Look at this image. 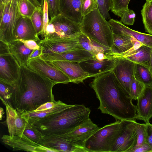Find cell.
Returning <instances> with one entry per match:
<instances>
[{
    "mask_svg": "<svg viewBox=\"0 0 152 152\" xmlns=\"http://www.w3.org/2000/svg\"><path fill=\"white\" fill-rule=\"evenodd\" d=\"M141 12L145 30L152 35V4L151 2L146 1Z\"/></svg>",
    "mask_w": 152,
    "mask_h": 152,
    "instance_id": "obj_30",
    "label": "cell"
},
{
    "mask_svg": "<svg viewBox=\"0 0 152 152\" xmlns=\"http://www.w3.org/2000/svg\"><path fill=\"white\" fill-rule=\"evenodd\" d=\"M145 86L142 83L134 78L130 86V96L132 99L137 100L142 93Z\"/></svg>",
    "mask_w": 152,
    "mask_h": 152,
    "instance_id": "obj_37",
    "label": "cell"
},
{
    "mask_svg": "<svg viewBox=\"0 0 152 152\" xmlns=\"http://www.w3.org/2000/svg\"><path fill=\"white\" fill-rule=\"evenodd\" d=\"M4 114V112L3 109L1 107L0 108V119L1 120L3 117V115Z\"/></svg>",
    "mask_w": 152,
    "mask_h": 152,
    "instance_id": "obj_48",
    "label": "cell"
},
{
    "mask_svg": "<svg viewBox=\"0 0 152 152\" xmlns=\"http://www.w3.org/2000/svg\"><path fill=\"white\" fill-rule=\"evenodd\" d=\"M121 120L104 126L87 141L85 147L88 152H110L120 131Z\"/></svg>",
    "mask_w": 152,
    "mask_h": 152,
    "instance_id": "obj_5",
    "label": "cell"
},
{
    "mask_svg": "<svg viewBox=\"0 0 152 152\" xmlns=\"http://www.w3.org/2000/svg\"><path fill=\"white\" fill-rule=\"evenodd\" d=\"M149 69L152 75V52L151 54V62Z\"/></svg>",
    "mask_w": 152,
    "mask_h": 152,
    "instance_id": "obj_49",
    "label": "cell"
},
{
    "mask_svg": "<svg viewBox=\"0 0 152 152\" xmlns=\"http://www.w3.org/2000/svg\"><path fill=\"white\" fill-rule=\"evenodd\" d=\"M146 0V1H151L152 0Z\"/></svg>",
    "mask_w": 152,
    "mask_h": 152,
    "instance_id": "obj_51",
    "label": "cell"
},
{
    "mask_svg": "<svg viewBox=\"0 0 152 152\" xmlns=\"http://www.w3.org/2000/svg\"><path fill=\"white\" fill-rule=\"evenodd\" d=\"M116 58V65L112 71L121 86L130 96L131 85L135 78V63L125 57Z\"/></svg>",
    "mask_w": 152,
    "mask_h": 152,
    "instance_id": "obj_13",
    "label": "cell"
},
{
    "mask_svg": "<svg viewBox=\"0 0 152 152\" xmlns=\"http://www.w3.org/2000/svg\"><path fill=\"white\" fill-rule=\"evenodd\" d=\"M97 8L96 0H82L81 12L83 17Z\"/></svg>",
    "mask_w": 152,
    "mask_h": 152,
    "instance_id": "obj_38",
    "label": "cell"
},
{
    "mask_svg": "<svg viewBox=\"0 0 152 152\" xmlns=\"http://www.w3.org/2000/svg\"><path fill=\"white\" fill-rule=\"evenodd\" d=\"M38 144L56 152H88L86 148L56 134L44 135Z\"/></svg>",
    "mask_w": 152,
    "mask_h": 152,
    "instance_id": "obj_11",
    "label": "cell"
},
{
    "mask_svg": "<svg viewBox=\"0 0 152 152\" xmlns=\"http://www.w3.org/2000/svg\"><path fill=\"white\" fill-rule=\"evenodd\" d=\"M12 90V87L0 80V97L4 104H7L12 106L11 98Z\"/></svg>",
    "mask_w": 152,
    "mask_h": 152,
    "instance_id": "obj_34",
    "label": "cell"
},
{
    "mask_svg": "<svg viewBox=\"0 0 152 152\" xmlns=\"http://www.w3.org/2000/svg\"><path fill=\"white\" fill-rule=\"evenodd\" d=\"M93 56L87 50L79 49L64 53H42L39 57L47 62L66 61L79 63Z\"/></svg>",
    "mask_w": 152,
    "mask_h": 152,
    "instance_id": "obj_21",
    "label": "cell"
},
{
    "mask_svg": "<svg viewBox=\"0 0 152 152\" xmlns=\"http://www.w3.org/2000/svg\"><path fill=\"white\" fill-rule=\"evenodd\" d=\"M60 70L69 78L71 82L79 84L90 77L89 74L81 67L79 63L66 61L48 62Z\"/></svg>",
    "mask_w": 152,
    "mask_h": 152,
    "instance_id": "obj_18",
    "label": "cell"
},
{
    "mask_svg": "<svg viewBox=\"0 0 152 152\" xmlns=\"http://www.w3.org/2000/svg\"><path fill=\"white\" fill-rule=\"evenodd\" d=\"M56 84L26 66H20L17 81L12 87V106L22 113L35 110L45 103L55 102L52 89Z\"/></svg>",
    "mask_w": 152,
    "mask_h": 152,
    "instance_id": "obj_1",
    "label": "cell"
},
{
    "mask_svg": "<svg viewBox=\"0 0 152 152\" xmlns=\"http://www.w3.org/2000/svg\"><path fill=\"white\" fill-rule=\"evenodd\" d=\"M113 44L105 53L107 57L118 58L128 53L133 49L140 46L136 39L129 36L123 34H113Z\"/></svg>",
    "mask_w": 152,
    "mask_h": 152,
    "instance_id": "obj_15",
    "label": "cell"
},
{
    "mask_svg": "<svg viewBox=\"0 0 152 152\" xmlns=\"http://www.w3.org/2000/svg\"><path fill=\"white\" fill-rule=\"evenodd\" d=\"M90 109L83 104L71 107L41 119L33 124L44 135H63L71 131L89 118Z\"/></svg>",
    "mask_w": 152,
    "mask_h": 152,
    "instance_id": "obj_3",
    "label": "cell"
},
{
    "mask_svg": "<svg viewBox=\"0 0 152 152\" xmlns=\"http://www.w3.org/2000/svg\"><path fill=\"white\" fill-rule=\"evenodd\" d=\"M37 8H42L44 0H29Z\"/></svg>",
    "mask_w": 152,
    "mask_h": 152,
    "instance_id": "obj_47",
    "label": "cell"
},
{
    "mask_svg": "<svg viewBox=\"0 0 152 152\" xmlns=\"http://www.w3.org/2000/svg\"><path fill=\"white\" fill-rule=\"evenodd\" d=\"M48 5L49 15L50 19L60 14V0H46Z\"/></svg>",
    "mask_w": 152,
    "mask_h": 152,
    "instance_id": "obj_39",
    "label": "cell"
},
{
    "mask_svg": "<svg viewBox=\"0 0 152 152\" xmlns=\"http://www.w3.org/2000/svg\"><path fill=\"white\" fill-rule=\"evenodd\" d=\"M42 54V50L40 48L38 49L33 50L29 56L28 61L31 59L39 57Z\"/></svg>",
    "mask_w": 152,
    "mask_h": 152,
    "instance_id": "obj_46",
    "label": "cell"
},
{
    "mask_svg": "<svg viewBox=\"0 0 152 152\" xmlns=\"http://www.w3.org/2000/svg\"><path fill=\"white\" fill-rule=\"evenodd\" d=\"M99 129L98 125L89 118L71 131L60 135L74 143L85 147L87 141Z\"/></svg>",
    "mask_w": 152,
    "mask_h": 152,
    "instance_id": "obj_17",
    "label": "cell"
},
{
    "mask_svg": "<svg viewBox=\"0 0 152 152\" xmlns=\"http://www.w3.org/2000/svg\"><path fill=\"white\" fill-rule=\"evenodd\" d=\"M27 137L38 143L44 134L33 124L28 122L23 133Z\"/></svg>",
    "mask_w": 152,
    "mask_h": 152,
    "instance_id": "obj_32",
    "label": "cell"
},
{
    "mask_svg": "<svg viewBox=\"0 0 152 152\" xmlns=\"http://www.w3.org/2000/svg\"><path fill=\"white\" fill-rule=\"evenodd\" d=\"M22 39L40 40L30 18L21 16L16 23L14 34V40Z\"/></svg>",
    "mask_w": 152,
    "mask_h": 152,
    "instance_id": "obj_23",
    "label": "cell"
},
{
    "mask_svg": "<svg viewBox=\"0 0 152 152\" xmlns=\"http://www.w3.org/2000/svg\"><path fill=\"white\" fill-rule=\"evenodd\" d=\"M134 77L136 80L143 83L145 86L152 87V75L148 68L135 63Z\"/></svg>",
    "mask_w": 152,
    "mask_h": 152,
    "instance_id": "obj_28",
    "label": "cell"
},
{
    "mask_svg": "<svg viewBox=\"0 0 152 152\" xmlns=\"http://www.w3.org/2000/svg\"><path fill=\"white\" fill-rule=\"evenodd\" d=\"M132 152H152V148L145 142L132 150Z\"/></svg>",
    "mask_w": 152,
    "mask_h": 152,
    "instance_id": "obj_45",
    "label": "cell"
},
{
    "mask_svg": "<svg viewBox=\"0 0 152 152\" xmlns=\"http://www.w3.org/2000/svg\"><path fill=\"white\" fill-rule=\"evenodd\" d=\"M150 2L152 4V0Z\"/></svg>",
    "mask_w": 152,
    "mask_h": 152,
    "instance_id": "obj_52",
    "label": "cell"
},
{
    "mask_svg": "<svg viewBox=\"0 0 152 152\" xmlns=\"http://www.w3.org/2000/svg\"><path fill=\"white\" fill-rule=\"evenodd\" d=\"M30 19L38 35L41 34L43 26V8H37Z\"/></svg>",
    "mask_w": 152,
    "mask_h": 152,
    "instance_id": "obj_33",
    "label": "cell"
},
{
    "mask_svg": "<svg viewBox=\"0 0 152 152\" xmlns=\"http://www.w3.org/2000/svg\"><path fill=\"white\" fill-rule=\"evenodd\" d=\"M146 123H139L137 128V140L136 144L134 147L130 151L132 152L133 150L138 147L142 144L146 142L145 139V131Z\"/></svg>",
    "mask_w": 152,
    "mask_h": 152,
    "instance_id": "obj_40",
    "label": "cell"
},
{
    "mask_svg": "<svg viewBox=\"0 0 152 152\" xmlns=\"http://www.w3.org/2000/svg\"><path fill=\"white\" fill-rule=\"evenodd\" d=\"M136 14L134 12L129 9L126 10L121 17V22L127 25H133L135 21Z\"/></svg>",
    "mask_w": 152,
    "mask_h": 152,
    "instance_id": "obj_41",
    "label": "cell"
},
{
    "mask_svg": "<svg viewBox=\"0 0 152 152\" xmlns=\"http://www.w3.org/2000/svg\"><path fill=\"white\" fill-rule=\"evenodd\" d=\"M82 33L95 44L109 50L113 43V34L107 20L97 8L83 17L79 24Z\"/></svg>",
    "mask_w": 152,
    "mask_h": 152,
    "instance_id": "obj_4",
    "label": "cell"
},
{
    "mask_svg": "<svg viewBox=\"0 0 152 152\" xmlns=\"http://www.w3.org/2000/svg\"><path fill=\"white\" fill-rule=\"evenodd\" d=\"M137 100L136 119L149 122L152 118V87L145 86Z\"/></svg>",
    "mask_w": 152,
    "mask_h": 152,
    "instance_id": "obj_20",
    "label": "cell"
},
{
    "mask_svg": "<svg viewBox=\"0 0 152 152\" xmlns=\"http://www.w3.org/2000/svg\"><path fill=\"white\" fill-rule=\"evenodd\" d=\"M24 44L27 48L31 50L38 49L40 48V47L36 41L33 40H24L22 39L19 40Z\"/></svg>",
    "mask_w": 152,
    "mask_h": 152,
    "instance_id": "obj_44",
    "label": "cell"
},
{
    "mask_svg": "<svg viewBox=\"0 0 152 152\" xmlns=\"http://www.w3.org/2000/svg\"><path fill=\"white\" fill-rule=\"evenodd\" d=\"M19 67L8 45L0 41V80L14 87L17 81Z\"/></svg>",
    "mask_w": 152,
    "mask_h": 152,
    "instance_id": "obj_9",
    "label": "cell"
},
{
    "mask_svg": "<svg viewBox=\"0 0 152 152\" xmlns=\"http://www.w3.org/2000/svg\"><path fill=\"white\" fill-rule=\"evenodd\" d=\"M72 105L68 104L61 101L52 108L40 111L33 110L25 112L22 114V116L31 124H33L41 119L61 112Z\"/></svg>",
    "mask_w": 152,
    "mask_h": 152,
    "instance_id": "obj_25",
    "label": "cell"
},
{
    "mask_svg": "<svg viewBox=\"0 0 152 152\" xmlns=\"http://www.w3.org/2000/svg\"><path fill=\"white\" fill-rule=\"evenodd\" d=\"M82 33L79 24L60 14L50 19L44 39L75 38Z\"/></svg>",
    "mask_w": 152,
    "mask_h": 152,
    "instance_id": "obj_7",
    "label": "cell"
},
{
    "mask_svg": "<svg viewBox=\"0 0 152 152\" xmlns=\"http://www.w3.org/2000/svg\"><path fill=\"white\" fill-rule=\"evenodd\" d=\"M117 60V58L107 57L100 60L93 56L79 62V64L90 77H94L112 71L115 66Z\"/></svg>",
    "mask_w": 152,
    "mask_h": 152,
    "instance_id": "obj_14",
    "label": "cell"
},
{
    "mask_svg": "<svg viewBox=\"0 0 152 152\" xmlns=\"http://www.w3.org/2000/svg\"><path fill=\"white\" fill-rule=\"evenodd\" d=\"M26 66L42 76L52 80L56 84L71 82L69 77L59 69L40 57L28 61Z\"/></svg>",
    "mask_w": 152,
    "mask_h": 152,
    "instance_id": "obj_10",
    "label": "cell"
},
{
    "mask_svg": "<svg viewBox=\"0 0 152 152\" xmlns=\"http://www.w3.org/2000/svg\"><path fill=\"white\" fill-rule=\"evenodd\" d=\"M16 0L21 16L30 18L37 8L29 0Z\"/></svg>",
    "mask_w": 152,
    "mask_h": 152,
    "instance_id": "obj_31",
    "label": "cell"
},
{
    "mask_svg": "<svg viewBox=\"0 0 152 152\" xmlns=\"http://www.w3.org/2000/svg\"><path fill=\"white\" fill-rule=\"evenodd\" d=\"M21 16L16 0L0 2V41L8 45L14 40L16 25Z\"/></svg>",
    "mask_w": 152,
    "mask_h": 152,
    "instance_id": "obj_6",
    "label": "cell"
},
{
    "mask_svg": "<svg viewBox=\"0 0 152 152\" xmlns=\"http://www.w3.org/2000/svg\"><path fill=\"white\" fill-rule=\"evenodd\" d=\"M42 8L43 13V26L41 35L42 37H44L45 38L46 37L47 27L50 22L49 19L48 5L46 0H44Z\"/></svg>",
    "mask_w": 152,
    "mask_h": 152,
    "instance_id": "obj_42",
    "label": "cell"
},
{
    "mask_svg": "<svg viewBox=\"0 0 152 152\" xmlns=\"http://www.w3.org/2000/svg\"><path fill=\"white\" fill-rule=\"evenodd\" d=\"M60 14L80 24L83 17L81 12L82 0H60Z\"/></svg>",
    "mask_w": 152,
    "mask_h": 152,
    "instance_id": "obj_24",
    "label": "cell"
},
{
    "mask_svg": "<svg viewBox=\"0 0 152 152\" xmlns=\"http://www.w3.org/2000/svg\"><path fill=\"white\" fill-rule=\"evenodd\" d=\"M4 0H0V2H4Z\"/></svg>",
    "mask_w": 152,
    "mask_h": 152,
    "instance_id": "obj_50",
    "label": "cell"
},
{
    "mask_svg": "<svg viewBox=\"0 0 152 152\" xmlns=\"http://www.w3.org/2000/svg\"><path fill=\"white\" fill-rule=\"evenodd\" d=\"M6 107V118L5 121L11 137L22 136L28 122L22 116V113L7 104Z\"/></svg>",
    "mask_w": 152,
    "mask_h": 152,
    "instance_id": "obj_19",
    "label": "cell"
},
{
    "mask_svg": "<svg viewBox=\"0 0 152 152\" xmlns=\"http://www.w3.org/2000/svg\"><path fill=\"white\" fill-rule=\"evenodd\" d=\"M138 124L135 120H121L120 131L110 152H130L137 143Z\"/></svg>",
    "mask_w": 152,
    "mask_h": 152,
    "instance_id": "obj_8",
    "label": "cell"
},
{
    "mask_svg": "<svg viewBox=\"0 0 152 152\" xmlns=\"http://www.w3.org/2000/svg\"><path fill=\"white\" fill-rule=\"evenodd\" d=\"M152 52V48L142 45L120 57H125L135 63L142 65L149 69Z\"/></svg>",
    "mask_w": 152,
    "mask_h": 152,
    "instance_id": "obj_26",
    "label": "cell"
},
{
    "mask_svg": "<svg viewBox=\"0 0 152 152\" xmlns=\"http://www.w3.org/2000/svg\"><path fill=\"white\" fill-rule=\"evenodd\" d=\"M77 38L82 48L90 53L94 56L100 53H105L107 50L103 47L94 44V42L82 33Z\"/></svg>",
    "mask_w": 152,
    "mask_h": 152,
    "instance_id": "obj_29",
    "label": "cell"
},
{
    "mask_svg": "<svg viewBox=\"0 0 152 152\" xmlns=\"http://www.w3.org/2000/svg\"><path fill=\"white\" fill-rule=\"evenodd\" d=\"M98 10L102 16L106 20L110 19L109 11L112 6V0H96Z\"/></svg>",
    "mask_w": 152,
    "mask_h": 152,
    "instance_id": "obj_36",
    "label": "cell"
},
{
    "mask_svg": "<svg viewBox=\"0 0 152 152\" xmlns=\"http://www.w3.org/2000/svg\"><path fill=\"white\" fill-rule=\"evenodd\" d=\"M1 139L4 144L12 148L15 151L56 152L53 150L47 148L34 142L23 134L20 137H11L9 135H4Z\"/></svg>",
    "mask_w": 152,
    "mask_h": 152,
    "instance_id": "obj_16",
    "label": "cell"
},
{
    "mask_svg": "<svg viewBox=\"0 0 152 152\" xmlns=\"http://www.w3.org/2000/svg\"><path fill=\"white\" fill-rule=\"evenodd\" d=\"M130 0H112L111 11L115 15L121 17L129 9L128 5Z\"/></svg>",
    "mask_w": 152,
    "mask_h": 152,
    "instance_id": "obj_35",
    "label": "cell"
},
{
    "mask_svg": "<svg viewBox=\"0 0 152 152\" xmlns=\"http://www.w3.org/2000/svg\"><path fill=\"white\" fill-rule=\"evenodd\" d=\"M90 86L100 102L102 113L116 120L136 119V105L117 80L113 71L94 77Z\"/></svg>",
    "mask_w": 152,
    "mask_h": 152,
    "instance_id": "obj_2",
    "label": "cell"
},
{
    "mask_svg": "<svg viewBox=\"0 0 152 152\" xmlns=\"http://www.w3.org/2000/svg\"><path fill=\"white\" fill-rule=\"evenodd\" d=\"M113 34L126 35L133 37L143 45L152 48V35L132 30L121 21L111 19L108 21Z\"/></svg>",
    "mask_w": 152,
    "mask_h": 152,
    "instance_id": "obj_22",
    "label": "cell"
},
{
    "mask_svg": "<svg viewBox=\"0 0 152 152\" xmlns=\"http://www.w3.org/2000/svg\"><path fill=\"white\" fill-rule=\"evenodd\" d=\"M9 51L20 66H26L30 54L33 50H30L19 40L13 41L8 44Z\"/></svg>",
    "mask_w": 152,
    "mask_h": 152,
    "instance_id": "obj_27",
    "label": "cell"
},
{
    "mask_svg": "<svg viewBox=\"0 0 152 152\" xmlns=\"http://www.w3.org/2000/svg\"><path fill=\"white\" fill-rule=\"evenodd\" d=\"M146 142L152 148V124L146 123L145 131Z\"/></svg>",
    "mask_w": 152,
    "mask_h": 152,
    "instance_id": "obj_43",
    "label": "cell"
},
{
    "mask_svg": "<svg viewBox=\"0 0 152 152\" xmlns=\"http://www.w3.org/2000/svg\"><path fill=\"white\" fill-rule=\"evenodd\" d=\"M38 45L42 53H61L83 49L77 38L45 39L39 41Z\"/></svg>",
    "mask_w": 152,
    "mask_h": 152,
    "instance_id": "obj_12",
    "label": "cell"
}]
</instances>
